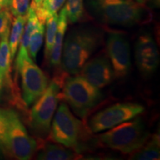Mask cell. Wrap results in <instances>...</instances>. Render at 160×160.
Returning <instances> with one entry per match:
<instances>
[{"label":"cell","mask_w":160,"mask_h":160,"mask_svg":"<svg viewBox=\"0 0 160 160\" xmlns=\"http://www.w3.org/2000/svg\"><path fill=\"white\" fill-rule=\"evenodd\" d=\"M85 2L96 19L109 25L130 28L151 19L149 10L134 0H85Z\"/></svg>","instance_id":"6da1fadb"},{"label":"cell","mask_w":160,"mask_h":160,"mask_svg":"<svg viewBox=\"0 0 160 160\" xmlns=\"http://www.w3.org/2000/svg\"><path fill=\"white\" fill-rule=\"evenodd\" d=\"M99 33L88 28H79L70 32L62 46L61 64L63 71L77 74L99 46Z\"/></svg>","instance_id":"7a4b0ae2"},{"label":"cell","mask_w":160,"mask_h":160,"mask_svg":"<svg viewBox=\"0 0 160 160\" xmlns=\"http://www.w3.org/2000/svg\"><path fill=\"white\" fill-rule=\"evenodd\" d=\"M97 138L106 147L128 154L134 153L145 145L148 133L142 120L136 118L114 126Z\"/></svg>","instance_id":"3957f363"},{"label":"cell","mask_w":160,"mask_h":160,"mask_svg":"<svg viewBox=\"0 0 160 160\" xmlns=\"http://www.w3.org/2000/svg\"><path fill=\"white\" fill-rule=\"evenodd\" d=\"M63 87L64 99L76 114L82 119L102 98L99 88L82 77L68 78Z\"/></svg>","instance_id":"277c9868"},{"label":"cell","mask_w":160,"mask_h":160,"mask_svg":"<svg viewBox=\"0 0 160 160\" xmlns=\"http://www.w3.org/2000/svg\"><path fill=\"white\" fill-rule=\"evenodd\" d=\"M8 114L6 155L19 160L31 159L37 151V142L28 134L17 112L8 110Z\"/></svg>","instance_id":"5b68a950"},{"label":"cell","mask_w":160,"mask_h":160,"mask_svg":"<svg viewBox=\"0 0 160 160\" xmlns=\"http://www.w3.org/2000/svg\"><path fill=\"white\" fill-rule=\"evenodd\" d=\"M60 84L52 81L38 99L30 113V124L38 134L45 136L50 132L51 123L59 99Z\"/></svg>","instance_id":"8992f818"},{"label":"cell","mask_w":160,"mask_h":160,"mask_svg":"<svg viewBox=\"0 0 160 160\" xmlns=\"http://www.w3.org/2000/svg\"><path fill=\"white\" fill-rule=\"evenodd\" d=\"M82 124L72 114L65 103L60 104L52 122L51 138L67 148H77L82 134Z\"/></svg>","instance_id":"52a82bcc"},{"label":"cell","mask_w":160,"mask_h":160,"mask_svg":"<svg viewBox=\"0 0 160 160\" xmlns=\"http://www.w3.org/2000/svg\"><path fill=\"white\" fill-rule=\"evenodd\" d=\"M16 68L22 78V99L25 105L28 106L44 93L48 85V79L29 55L22 58Z\"/></svg>","instance_id":"ba28073f"},{"label":"cell","mask_w":160,"mask_h":160,"mask_svg":"<svg viewBox=\"0 0 160 160\" xmlns=\"http://www.w3.org/2000/svg\"><path fill=\"white\" fill-rule=\"evenodd\" d=\"M145 108L134 103L116 104L98 112L90 121V128L93 133L112 128L116 125L133 119L142 113Z\"/></svg>","instance_id":"9c48e42d"},{"label":"cell","mask_w":160,"mask_h":160,"mask_svg":"<svg viewBox=\"0 0 160 160\" xmlns=\"http://www.w3.org/2000/svg\"><path fill=\"white\" fill-rule=\"evenodd\" d=\"M107 51L111 59L114 77L122 78L131 69V50L125 36L117 32L109 33L107 39Z\"/></svg>","instance_id":"30bf717a"},{"label":"cell","mask_w":160,"mask_h":160,"mask_svg":"<svg viewBox=\"0 0 160 160\" xmlns=\"http://www.w3.org/2000/svg\"><path fill=\"white\" fill-rule=\"evenodd\" d=\"M135 60L138 69L145 77H151L157 71L159 63V51L150 34H142L135 45Z\"/></svg>","instance_id":"8fae6325"},{"label":"cell","mask_w":160,"mask_h":160,"mask_svg":"<svg viewBox=\"0 0 160 160\" xmlns=\"http://www.w3.org/2000/svg\"><path fill=\"white\" fill-rule=\"evenodd\" d=\"M81 77L98 88L109 85L114 78V73L109 60L99 57L86 62L79 71Z\"/></svg>","instance_id":"7c38bea8"},{"label":"cell","mask_w":160,"mask_h":160,"mask_svg":"<svg viewBox=\"0 0 160 160\" xmlns=\"http://www.w3.org/2000/svg\"><path fill=\"white\" fill-rule=\"evenodd\" d=\"M68 18L66 14L65 7H64L60 11L58 18V24L57 32H56L54 43L53 48L51 52L49 57L50 64L52 66L58 67L61 64V56L62 51L63 42L65 39V35L68 28Z\"/></svg>","instance_id":"4fadbf2b"},{"label":"cell","mask_w":160,"mask_h":160,"mask_svg":"<svg viewBox=\"0 0 160 160\" xmlns=\"http://www.w3.org/2000/svg\"><path fill=\"white\" fill-rule=\"evenodd\" d=\"M9 33L0 38V73L2 76L5 86L14 93V85L11 78L12 59L9 48Z\"/></svg>","instance_id":"5bb4252c"},{"label":"cell","mask_w":160,"mask_h":160,"mask_svg":"<svg viewBox=\"0 0 160 160\" xmlns=\"http://www.w3.org/2000/svg\"><path fill=\"white\" fill-rule=\"evenodd\" d=\"M39 19H38L37 16L36 14V12L33 8L30 6L28 12V19L26 22L25 28H24V31L22 36L21 40H20V48L19 50V53H18L17 59H16V65L19 62L22 58L28 54V46L29 42L31 39V36L33 33V30L35 27L39 22Z\"/></svg>","instance_id":"9a60e30c"},{"label":"cell","mask_w":160,"mask_h":160,"mask_svg":"<svg viewBox=\"0 0 160 160\" xmlns=\"http://www.w3.org/2000/svg\"><path fill=\"white\" fill-rule=\"evenodd\" d=\"M78 155L72 151L59 145L47 143L40 150L37 159L41 160H71L77 159Z\"/></svg>","instance_id":"2e32d148"},{"label":"cell","mask_w":160,"mask_h":160,"mask_svg":"<svg viewBox=\"0 0 160 160\" xmlns=\"http://www.w3.org/2000/svg\"><path fill=\"white\" fill-rule=\"evenodd\" d=\"M27 19L28 14L16 17L15 19H13L11 31H10L9 34V48L11 51L12 61L14 59L16 53H17Z\"/></svg>","instance_id":"e0dca14e"},{"label":"cell","mask_w":160,"mask_h":160,"mask_svg":"<svg viewBox=\"0 0 160 160\" xmlns=\"http://www.w3.org/2000/svg\"><path fill=\"white\" fill-rule=\"evenodd\" d=\"M159 136L155 134L146 145H143L136 151L132 159L139 160L159 159Z\"/></svg>","instance_id":"ac0fdd59"},{"label":"cell","mask_w":160,"mask_h":160,"mask_svg":"<svg viewBox=\"0 0 160 160\" xmlns=\"http://www.w3.org/2000/svg\"><path fill=\"white\" fill-rule=\"evenodd\" d=\"M65 2V0H43L41 5L34 10L39 21L45 25L46 19L57 14Z\"/></svg>","instance_id":"d6986e66"},{"label":"cell","mask_w":160,"mask_h":160,"mask_svg":"<svg viewBox=\"0 0 160 160\" xmlns=\"http://www.w3.org/2000/svg\"><path fill=\"white\" fill-rule=\"evenodd\" d=\"M58 18L59 15L54 14L46 19V33H45V57L46 59H49L50 54L53 48L54 43L56 32H57Z\"/></svg>","instance_id":"ffe728a7"},{"label":"cell","mask_w":160,"mask_h":160,"mask_svg":"<svg viewBox=\"0 0 160 160\" xmlns=\"http://www.w3.org/2000/svg\"><path fill=\"white\" fill-rule=\"evenodd\" d=\"M44 33H45V25L39 22L32 33L29 42L28 54L31 59L34 60L37 59L38 52L42 45Z\"/></svg>","instance_id":"44dd1931"},{"label":"cell","mask_w":160,"mask_h":160,"mask_svg":"<svg viewBox=\"0 0 160 160\" xmlns=\"http://www.w3.org/2000/svg\"><path fill=\"white\" fill-rule=\"evenodd\" d=\"M85 0H68L66 5V14L68 21L73 24L81 20L85 13Z\"/></svg>","instance_id":"7402d4cb"},{"label":"cell","mask_w":160,"mask_h":160,"mask_svg":"<svg viewBox=\"0 0 160 160\" xmlns=\"http://www.w3.org/2000/svg\"><path fill=\"white\" fill-rule=\"evenodd\" d=\"M8 129V110L0 109V149L6 154V142Z\"/></svg>","instance_id":"603a6c76"},{"label":"cell","mask_w":160,"mask_h":160,"mask_svg":"<svg viewBox=\"0 0 160 160\" xmlns=\"http://www.w3.org/2000/svg\"><path fill=\"white\" fill-rule=\"evenodd\" d=\"M30 8V0H11L9 10L13 17L28 14Z\"/></svg>","instance_id":"cb8c5ba5"},{"label":"cell","mask_w":160,"mask_h":160,"mask_svg":"<svg viewBox=\"0 0 160 160\" xmlns=\"http://www.w3.org/2000/svg\"><path fill=\"white\" fill-rule=\"evenodd\" d=\"M13 22V15L9 8L0 10V38L9 33Z\"/></svg>","instance_id":"d4e9b609"},{"label":"cell","mask_w":160,"mask_h":160,"mask_svg":"<svg viewBox=\"0 0 160 160\" xmlns=\"http://www.w3.org/2000/svg\"><path fill=\"white\" fill-rule=\"evenodd\" d=\"M5 82H4V79L1 73H0V101H1L2 98L4 88H5Z\"/></svg>","instance_id":"484cf974"},{"label":"cell","mask_w":160,"mask_h":160,"mask_svg":"<svg viewBox=\"0 0 160 160\" xmlns=\"http://www.w3.org/2000/svg\"><path fill=\"white\" fill-rule=\"evenodd\" d=\"M11 0H0V10L8 8Z\"/></svg>","instance_id":"4316f807"},{"label":"cell","mask_w":160,"mask_h":160,"mask_svg":"<svg viewBox=\"0 0 160 160\" xmlns=\"http://www.w3.org/2000/svg\"><path fill=\"white\" fill-rule=\"evenodd\" d=\"M134 1L137 2V3L142 4V5H145V4L147 2H148L149 0H134Z\"/></svg>","instance_id":"83f0119b"}]
</instances>
